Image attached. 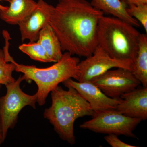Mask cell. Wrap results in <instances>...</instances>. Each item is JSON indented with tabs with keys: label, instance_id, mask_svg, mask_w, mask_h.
<instances>
[{
	"label": "cell",
	"instance_id": "1",
	"mask_svg": "<svg viewBox=\"0 0 147 147\" xmlns=\"http://www.w3.org/2000/svg\"><path fill=\"white\" fill-rule=\"evenodd\" d=\"M103 16L86 0H58L49 24L63 52L86 58L98 46V26Z\"/></svg>",
	"mask_w": 147,
	"mask_h": 147
},
{
	"label": "cell",
	"instance_id": "2",
	"mask_svg": "<svg viewBox=\"0 0 147 147\" xmlns=\"http://www.w3.org/2000/svg\"><path fill=\"white\" fill-rule=\"evenodd\" d=\"M65 90L58 86L51 92L52 105L43 113L54 130L64 141L74 145L75 121L85 116H92L95 112L89 103L76 90L68 87Z\"/></svg>",
	"mask_w": 147,
	"mask_h": 147
},
{
	"label": "cell",
	"instance_id": "3",
	"mask_svg": "<svg viewBox=\"0 0 147 147\" xmlns=\"http://www.w3.org/2000/svg\"><path fill=\"white\" fill-rule=\"evenodd\" d=\"M141 34L126 21L104 15L98 26V45L113 59L134 63Z\"/></svg>",
	"mask_w": 147,
	"mask_h": 147
},
{
	"label": "cell",
	"instance_id": "4",
	"mask_svg": "<svg viewBox=\"0 0 147 147\" xmlns=\"http://www.w3.org/2000/svg\"><path fill=\"white\" fill-rule=\"evenodd\" d=\"M80 59L68 52L63 53L59 60L47 68H38L34 65L17 63L12 57L9 62L15 64V71L21 72L24 80H32L38 87L37 102L40 106L45 104L48 94L61 83L69 78L77 81L79 75L78 64Z\"/></svg>",
	"mask_w": 147,
	"mask_h": 147
},
{
	"label": "cell",
	"instance_id": "5",
	"mask_svg": "<svg viewBox=\"0 0 147 147\" xmlns=\"http://www.w3.org/2000/svg\"><path fill=\"white\" fill-rule=\"evenodd\" d=\"M23 81L21 75L14 82L5 84L6 94L0 97V121L4 140L9 129L15 127L18 114L22 109L28 105L36 108V95L28 94L22 91L20 84Z\"/></svg>",
	"mask_w": 147,
	"mask_h": 147
},
{
	"label": "cell",
	"instance_id": "6",
	"mask_svg": "<svg viewBox=\"0 0 147 147\" xmlns=\"http://www.w3.org/2000/svg\"><path fill=\"white\" fill-rule=\"evenodd\" d=\"M90 120L80 127L97 133L115 134L137 138L133 131L142 120L124 115L116 109L95 112Z\"/></svg>",
	"mask_w": 147,
	"mask_h": 147
},
{
	"label": "cell",
	"instance_id": "7",
	"mask_svg": "<svg viewBox=\"0 0 147 147\" xmlns=\"http://www.w3.org/2000/svg\"><path fill=\"white\" fill-rule=\"evenodd\" d=\"M78 66L79 75L77 81L92 82L113 68H123L132 71L133 63L113 59L98 45L91 55L80 61Z\"/></svg>",
	"mask_w": 147,
	"mask_h": 147
},
{
	"label": "cell",
	"instance_id": "8",
	"mask_svg": "<svg viewBox=\"0 0 147 147\" xmlns=\"http://www.w3.org/2000/svg\"><path fill=\"white\" fill-rule=\"evenodd\" d=\"M92 82L111 98H119L141 84L132 71L123 68L110 69Z\"/></svg>",
	"mask_w": 147,
	"mask_h": 147
},
{
	"label": "cell",
	"instance_id": "9",
	"mask_svg": "<svg viewBox=\"0 0 147 147\" xmlns=\"http://www.w3.org/2000/svg\"><path fill=\"white\" fill-rule=\"evenodd\" d=\"M54 8L44 0H38L34 10L18 24L22 42L37 41L40 32L49 24Z\"/></svg>",
	"mask_w": 147,
	"mask_h": 147
},
{
	"label": "cell",
	"instance_id": "10",
	"mask_svg": "<svg viewBox=\"0 0 147 147\" xmlns=\"http://www.w3.org/2000/svg\"><path fill=\"white\" fill-rule=\"evenodd\" d=\"M67 88L71 87L84 98L94 112L116 109L122 98L108 97L92 82H79L69 78L63 82Z\"/></svg>",
	"mask_w": 147,
	"mask_h": 147
},
{
	"label": "cell",
	"instance_id": "11",
	"mask_svg": "<svg viewBox=\"0 0 147 147\" xmlns=\"http://www.w3.org/2000/svg\"><path fill=\"white\" fill-rule=\"evenodd\" d=\"M122 100L116 110L124 115L140 119H147V88L137 87L121 96Z\"/></svg>",
	"mask_w": 147,
	"mask_h": 147
},
{
	"label": "cell",
	"instance_id": "12",
	"mask_svg": "<svg viewBox=\"0 0 147 147\" xmlns=\"http://www.w3.org/2000/svg\"><path fill=\"white\" fill-rule=\"evenodd\" d=\"M5 10H0V18L7 24L18 25L37 6L34 0H11Z\"/></svg>",
	"mask_w": 147,
	"mask_h": 147
},
{
	"label": "cell",
	"instance_id": "13",
	"mask_svg": "<svg viewBox=\"0 0 147 147\" xmlns=\"http://www.w3.org/2000/svg\"><path fill=\"white\" fill-rule=\"evenodd\" d=\"M90 3L104 13L121 19L135 27L140 26L139 22L129 14L127 10V5L121 0H91Z\"/></svg>",
	"mask_w": 147,
	"mask_h": 147
},
{
	"label": "cell",
	"instance_id": "14",
	"mask_svg": "<svg viewBox=\"0 0 147 147\" xmlns=\"http://www.w3.org/2000/svg\"><path fill=\"white\" fill-rule=\"evenodd\" d=\"M37 41L44 48L53 62H57L62 57L61 42L50 24L40 30Z\"/></svg>",
	"mask_w": 147,
	"mask_h": 147
},
{
	"label": "cell",
	"instance_id": "15",
	"mask_svg": "<svg viewBox=\"0 0 147 147\" xmlns=\"http://www.w3.org/2000/svg\"><path fill=\"white\" fill-rule=\"evenodd\" d=\"M143 87L147 88V34H141L132 71Z\"/></svg>",
	"mask_w": 147,
	"mask_h": 147
},
{
	"label": "cell",
	"instance_id": "16",
	"mask_svg": "<svg viewBox=\"0 0 147 147\" xmlns=\"http://www.w3.org/2000/svg\"><path fill=\"white\" fill-rule=\"evenodd\" d=\"M18 48L33 60L42 62H53L45 49L38 41L23 43L19 45Z\"/></svg>",
	"mask_w": 147,
	"mask_h": 147
},
{
	"label": "cell",
	"instance_id": "17",
	"mask_svg": "<svg viewBox=\"0 0 147 147\" xmlns=\"http://www.w3.org/2000/svg\"><path fill=\"white\" fill-rule=\"evenodd\" d=\"M15 68L13 63L6 61L3 51L0 49V84L5 85L16 80L12 76Z\"/></svg>",
	"mask_w": 147,
	"mask_h": 147
},
{
	"label": "cell",
	"instance_id": "18",
	"mask_svg": "<svg viewBox=\"0 0 147 147\" xmlns=\"http://www.w3.org/2000/svg\"><path fill=\"white\" fill-rule=\"evenodd\" d=\"M129 14L141 24L147 33V4L130 5L127 8Z\"/></svg>",
	"mask_w": 147,
	"mask_h": 147
},
{
	"label": "cell",
	"instance_id": "19",
	"mask_svg": "<svg viewBox=\"0 0 147 147\" xmlns=\"http://www.w3.org/2000/svg\"><path fill=\"white\" fill-rule=\"evenodd\" d=\"M115 134H108L104 137L105 141L112 147H136V146L128 144L122 141Z\"/></svg>",
	"mask_w": 147,
	"mask_h": 147
},
{
	"label": "cell",
	"instance_id": "20",
	"mask_svg": "<svg viewBox=\"0 0 147 147\" xmlns=\"http://www.w3.org/2000/svg\"><path fill=\"white\" fill-rule=\"evenodd\" d=\"M127 6L130 5H140L147 4V0H121Z\"/></svg>",
	"mask_w": 147,
	"mask_h": 147
},
{
	"label": "cell",
	"instance_id": "21",
	"mask_svg": "<svg viewBox=\"0 0 147 147\" xmlns=\"http://www.w3.org/2000/svg\"><path fill=\"white\" fill-rule=\"evenodd\" d=\"M11 0H0V2L2 1H6L10 3L11 1ZM7 7H8V6H3L1 5L0 4V10H5L7 9Z\"/></svg>",
	"mask_w": 147,
	"mask_h": 147
},
{
	"label": "cell",
	"instance_id": "22",
	"mask_svg": "<svg viewBox=\"0 0 147 147\" xmlns=\"http://www.w3.org/2000/svg\"><path fill=\"white\" fill-rule=\"evenodd\" d=\"M1 85L0 84V90H1ZM0 139L2 140L3 141H4L3 139L2 131L1 126V121H0Z\"/></svg>",
	"mask_w": 147,
	"mask_h": 147
},
{
	"label": "cell",
	"instance_id": "23",
	"mask_svg": "<svg viewBox=\"0 0 147 147\" xmlns=\"http://www.w3.org/2000/svg\"><path fill=\"white\" fill-rule=\"evenodd\" d=\"M3 142V141L2 140H1V139H0V145Z\"/></svg>",
	"mask_w": 147,
	"mask_h": 147
}]
</instances>
